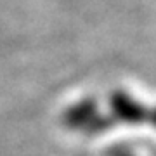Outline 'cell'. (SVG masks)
<instances>
[{"instance_id": "obj_1", "label": "cell", "mask_w": 156, "mask_h": 156, "mask_svg": "<svg viewBox=\"0 0 156 156\" xmlns=\"http://www.w3.org/2000/svg\"><path fill=\"white\" fill-rule=\"evenodd\" d=\"M61 122L80 135H101L122 125L156 130V102H147L127 90H113L104 97H82L68 104Z\"/></svg>"}, {"instance_id": "obj_2", "label": "cell", "mask_w": 156, "mask_h": 156, "mask_svg": "<svg viewBox=\"0 0 156 156\" xmlns=\"http://www.w3.org/2000/svg\"><path fill=\"white\" fill-rule=\"evenodd\" d=\"M104 156H135V153L128 146H113L106 151Z\"/></svg>"}]
</instances>
